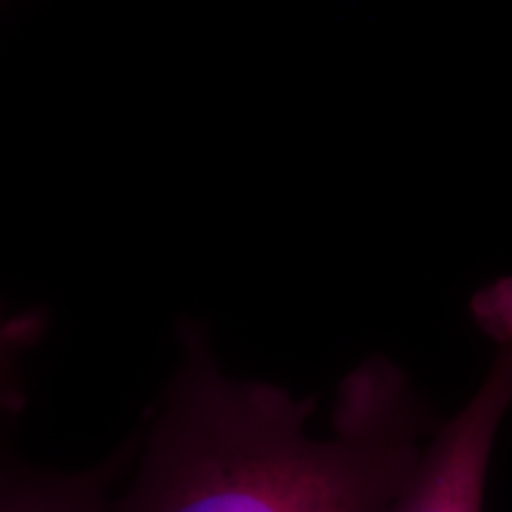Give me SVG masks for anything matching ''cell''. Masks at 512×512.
<instances>
[{"label": "cell", "mask_w": 512, "mask_h": 512, "mask_svg": "<svg viewBox=\"0 0 512 512\" xmlns=\"http://www.w3.org/2000/svg\"><path fill=\"white\" fill-rule=\"evenodd\" d=\"M185 356L110 512H389L439 422L389 358L370 356L337 389L332 432H306L316 399L230 380L207 339Z\"/></svg>", "instance_id": "6da1fadb"}, {"label": "cell", "mask_w": 512, "mask_h": 512, "mask_svg": "<svg viewBox=\"0 0 512 512\" xmlns=\"http://www.w3.org/2000/svg\"><path fill=\"white\" fill-rule=\"evenodd\" d=\"M46 325L41 311H10L0 304V418L22 413L27 403L22 363L46 335Z\"/></svg>", "instance_id": "277c9868"}, {"label": "cell", "mask_w": 512, "mask_h": 512, "mask_svg": "<svg viewBox=\"0 0 512 512\" xmlns=\"http://www.w3.org/2000/svg\"><path fill=\"white\" fill-rule=\"evenodd\" d=\"M133 451L136 439L83 470H48L0 456V512H110Z\"/></svg>", "instance_id": "3957f363"}, {"label": "cell", "mask_w": 512, "mask_h": 512, "mask_svg": "<svg viewBox=\"0 0 512 512\" xmlns=\"http://www.w3.org/2000/svg\"><path fill=\"white\" fill-rule=\"evenodd\" d=\"M496 342L484 382L451 420L439 422L389 512H484V489L498 427L512 406V278L472 302Z\"/></svg>", "instance_id": "7a4b0ae2"}]
</instances>
